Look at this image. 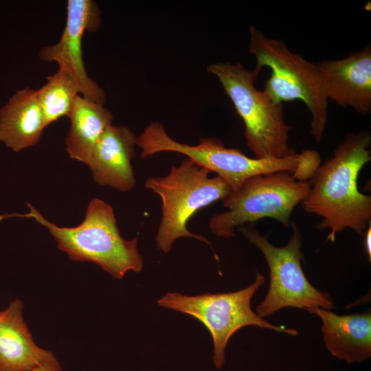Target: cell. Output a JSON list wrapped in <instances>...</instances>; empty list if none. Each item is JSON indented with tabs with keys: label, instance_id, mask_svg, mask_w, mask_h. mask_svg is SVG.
Here are the masks:
<instances>
[{
	"label": "cell",
	"instance_id": "1",
	"mask_svg": "<svg viewBox=\"0 0 371 371\" xmlns=\"http://www.w3.org/2000/svg\"><path fill=\"white\" fill-rule=\"evenodd\" d=\"M370 143L368 131L348 133L308 179L300 203L306 213L322 218L316 227L330 229L327 240L333 242L346 228L361 235L371 224V196L358 188L359 172L371 160Z\"/></svg>",
	"mask_w": 371,
	"mask_h": 371
},
{
	"label": "cell",
	"instance_id": "2",
	"mask_svg": "<svg viewBox=\"0 0 371 371\" xmlns=\"http://www.w3.org/2000/svg\"><path fill=\"white\" fill-rule=\"evenodd\" d=\"M27 205L28 213L2 214L0 221L11 217L34 219L49 230L57 247L70 260L94 262L116 279H122L128 271L139 273L142 270L137 238L128 240L121 236L113 209L103 200L91 199L85 219L73 227H58L45 219L31 204Z\"/></svg>",
	"mask_w": 371,
	"mask_h": 371
},
{
	"label": "cell",
	"instance_id": "3",
	"mask_svg": "<svg viewBox=\"0 0 371 371\" xmlns=\"http://www.w3.org/2000/svg\"><path fill=\"white\" fill-rule=\"evenodd\" d=\"M249 51L256 60L254 71L271 70L263 91L276 104L301 100L311 113V134L319 143L328 119V99L317 63L292 52L280 39L249 28Z\"/></svg>",
	"mask_w": 371,
	"mask_h": 371
},
{
	"label": "cell",
	"instance_id": "4",
	"mask_svg": "<svg viewBox=\"0 0 371 371\" xmlns=\"http://www.w3.org/2000/svg\"><path fill=\"white\" fill-rule=\"evenodd\" d=\"M211 171L185 159L172 166L164 177H149L144 186L161 199V218L155 236L156 247L164 253L170 251L179 238L190 237L209 245L215 259L218 257L207 238L189 231L187 224L200 209L225 199L232 192L230 186L219 176L210 177Z\"/></svg>",
	"mask_w": 371,
	"mask_h": 371
},
{
	"label": "cell",
	"instance_id": "5",
	"mask_svg": "<svg viewBox=\"0 0 371 371\" xmlns=\"http://www.w3.org/2000/svg\"><path fill=\"white\" fill-rule=\"evenodd\" d=\"M137 146L144 159L161 152L183 154L199 166L217 174L232 188L237 190L249 177L286 170L299 180L306 177V161L304 152L282 159L251 158L237 148L225 146L215 137H205L196 145H188L173 139L159 122L148 125L137 136Z\"/></svg>",
	"mask_w": 371,
	"mask_h": 371
},
{
	"label": "cell",
	"instance_id": "6",
	"mask_svg": "<svg viewBox=\"0 0 371 371\" xmlns=\"http://www.w3.org/2000/svg\"><path fill=\"white\" fill-rule=\"evenodd\" d=\"M207 71L218 78L242 118L246 144L256 158L282 159L297 153L289 145L291 126L285 122L282 104L256 88L254 71L228 62L212 63Z\"/></svg>",
	"mask_w": 371,
	"mask_h": 371
},
{
	"label": "cell",
	"instance_id": "7",
	"mask_svg": "<svg viewBox=\"0 0 371 371\" xmlns=\"http://www.w3.org/2000/svg\"><path fill=\"white\" fill-rule=\"evenodd\" d=\"M309 188L308 181L299 180L286 170L251 177L223 200L227 210L214 214L209 228L214 235L229 238L236 236L238 227L265 218L289 227L293 209Z\"/></svg>",
	"mask_w": 371,
	"mask_h": 371
},
{
	"label": "cell",
	"instance_id": "8",
	"mask_svg": "<svg viewBox=\"0 0 371 371\" xmlns=\"http://www.w3.org/2000/svg\"><path fill=\"white\" fill-rule=\"evenodd\" d=\"M291 235L282 247L269 243L253 223L236 229L262 252L269 267L268 292L256 308V313L261 319L287 307L305 310L315 307L327 310L336 308L332 297L315 289L305 276L301 265L302 236L297 225L294 222H291Z\"/></svg>",
	"mask_w": 371,
	"mask_h": 371
},
{
	"label": "cell",
	"instance_id": "9",
	"mask_svg": "<svg viewBox=\"0 0 371 371\" xmlns=\"http://www.w3.org/2000/svg\"><path fill=\"white\" fill-rule=\"evenodd\" d=\"M265 282V277L256 272L253 283L233 292L185 295L168 292L157 301L159 306L190 315L202 322L213 341V363L221 369L225 362V349L232 336L243 327L256 326L278 333L296 335L297 330L276 326L259 317L251 308V300Z\"/></svg>",
	"mask_w": 371,
	"mask_h": 371
},
{
	"label": "cell",
	"instance_id": "10",
	"mask_svg": "<svg viewBox=\"0 0 371 371\" xmlns=\"http://www.w3.org/2000/svg\"><path fill=\"white\" fill-rule=\"evenodd\" d=\"M101 23V10L95 1L68 0L66 23L59 41L42 47L39 57L66 69L76 80L82 96L104 105L106 93L87 74L82 49L83 34L97 31Z\"/></svg>",
	"mask_w": 371,
	"mask_h": 371
},
{
	"label": "cell",
	"instance_id": "11",
	"mask_svg": "<svg viewBox=\"0 0 371 371\" xmlns=\"http://www.w3.org/2000/svg\"><path fill=\"white\" fill-rule=\"evenodd\" d=\"M328 100L361 115L371 112V47L317 63Z\"/></svg>",
	"mask_w": 371,
	"mask_h": 371
},
{
	"label": "cell",
	"instance_id": "12",
	"mask_svg": "<svg viewBox=\"0 0 371 371\" xmlns=\"http://www.w3.org/2000/svg\"><path fill=\"white\" fill-rule=\"evenodd\" d=\"M136 135L127 126L110 125L96 143L88 166L94 181L121 192L133 190L136 179L132 166Z\"/></svg>",
	"mask_w": 371,
	"mask_h": 371
},
{
	"label": "cell",
	"instance_id": "13",
	"mask_svg": "<svg viewBox=\"0 0 371 371\" xmlns=\"http://www.w3.org/2000/svg\"><path fill=\"white\" fill-rule=\"evenodd\" d=\"M322 321V332L331 355L348 363H361L371 357V313L339 315L322 308L306 309Z\"/></svg>",
	"mask_w": 371,
	"mask_h": 371
},
{
	"label": "cell",
	"instance_id": "14",
	"mask_svg": "<svg viewBox=\"0 0 371 371\" xmlns=\"http://www.w3.org/2000/svg\"><path fill=\"white\" fill-rule=\"evenodd\" d=\"M23 310L21 300L15 299L0 311V371H32L54 357L34 343Z\"/></svg>",
	"mask_w": 371,
	"mask_h": 371
},
{
	"label": "cell",
	"instance_id": "15",
	"mask_svg": "<svg viewBox=\"0 0 371 371\" xmlns=\"http://www.w3.org/2000/svg\"><path fill=\"white\" fill-rule=\"evenodd\" d=\"M37 91L18 90L0 109V142L14 152L36 145L46 128Z\"/></svg>",
	"mask_w": 371,
	"mask_h": 371
},
{
	"label": "cell",
	"instance_id": "16",
	"mask_svg": "<svg viewBox=\"0 0 371 371\" xmlns=\"http://www.w3.org/2000/svg\"><path fill=\"white\" fill-rule=\"evenodd\" d=\"M68 117L71 125L65 139L66 150L71 159L88 165L96 143L112 124L113 115L103 104L79 95Z\"/></svg>",
	"mask_w": 371,
	"mask_h": 371
},
{
	"label": "cell",
	"instance_id": "17",
	"mask_svg": "<svg viewBox=\"0 0 371 371\" xmlns=\"http://www.w3.org/2000/svg\"><path fill=\"white\" fill-rule=\"evenodd\" d=\"M36 91L46 126L63 116L68 117L76 98L80 95L75 78L60 67Z\"/></svg>",
	"mask_w": 371,
	"mask_h": 371
},
{
	"label": "cell",
	"instance_id": "18",
	"mask_svg": "<svg viewBox=\"0 0 371 371\" xmlns=\"http://www.w3.org/2000/svg\"><path fill=\"white\" fill-rule=\"evenodd\" d=\"M32 371H63L55 357L40 363Z\"/></svg>",
	"mask_w": 371,
	"mask_h": 371
},
{
	"label": "cell",
	"instance_id": "19",
	"mask_svg": "<svg viewBox=\"0 0 371 371\" xmlns=\"http://www.w3.org/2000/svg\"><path fill=\"white\" fill-rule=\"evenodd\" d=\"M371 237V224L369 225L368 228L366 230V237H365V247L368 257L369 260L371 259V247H370V238Z\"/></svg>",
	"mask_w": 371,
	"mask_h": 371
}]
</instances>
